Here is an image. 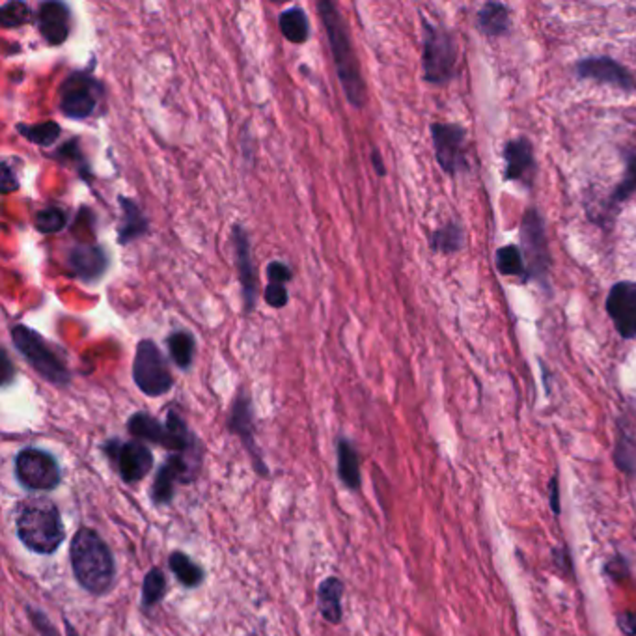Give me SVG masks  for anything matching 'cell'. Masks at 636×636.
<instances>
[{
	"mask_svg": "<svg viewBox=\"0 0 636 636\" xmlns=\"http://www.w3.org/2000/svg\"><path fill=\"white\" fill-rule=\"evenodd\" d=\"M15 478L30 491H51L58 487L62 474L56 459L39 448H25L15 457Z\"/></svg>",
	"mask_w": 636,
	"mask_h": 636,
	"instance_id": "cell-9",
	"label": "cell"
},
{
	"mask_svg": "<svg viewBox=\"0 0 636 636\" xmlns=\"http://www.w3.org/2000/svg\"><path fill=\"white\" fill-rule=\"evenodd\" d=\"M105 97V87L92 71L69 73L58 88V108L69 120H88Z\"/></svg>",
	"mask_w": 636,
	"mask_h": 636,
	"instance_id": "cell-7",
	"label": "cell"
},
{
	"mask_svg": "<svg viewBox=\"0 0 636 636\" xmlns=\"http://www.w3.org/2000/svg\"><path fill=\"white\" fill-rule=\"evenodd\" d=\"M577 75L580 78H591V81L612 85L621 90H634V81L632 75L614 58L609 56H593V58H584L577 64L575 67Z\"/></svg>",
	"mask_w": 636,
	"mask_h": 636,
	"instance_id": "cell-18",
	"label": "cell"
},
{
	"mask_svg": "<svg viewBox=\"0 0 636 636\" xmlns=\"http://www.w3.org/2000/svg\"><path fill=\"white\" fill-rule=\"evenodd\" d=\"M605 571H607V575H609L610 579H614V580H623V579H627L629 573H631L627 560L621 559V556H616V559H612L610 562H607Z\"/></svg>",
	"mask_w": 636,
	"mask_h": 636,
	"instance_id": "cell-39",
	"label": "cell"
},
{
	"mask_svg": "<svg viewBox=\"0 0 636 636\" xmlns=\"http://www.w3.org/2000/svg\"><path fill=\"white\" fill-rule=\"evenodd\" d=\"M34 224H36V230H37L39 233L53 235V233H58L60 230L66 228V224H67V213H66V210L56 208V206H51V208H46V210H39V211L36 213Z\"/></svg>",
	"mask_w": 636,
	"mask_h": 636,
	"instance_id": "cell-31",
	"label": "cell"
},
{
	"mask_svg": "<svg viewBox=\"0 0 636 636\" xmlns=\"http://www.w3.org/2000/svg\"><path fill=\"white\" fill-rule=\"evenodd\" d=\"M167 345H169V353L170 359L176 363L178 368L181 370H189L192 366L194 361V351H196V342L192 338L190 333L187 331H174L169 338H167Z\"/></svg>",
	"mask_w": 636,
	"mask_h": 636,
	"instance_id": "cell-26",
	"label": "cell"
},
{
	"mask_svg": "<svg viewBox=\"0 0 636 636\" xmlns=\"http://www.w3.org/2000/svg\"><path fill=\"white\" fill-rule=\"evenodd\" d=\"M128 429L135 439L155 443L176 454H202L194 433L176 411H169L165 424L148 413H135L128 422Z\"/></svg>",
	"mask_w": 636,
	"mask_h": 636,
	"instance_id": "cell-5",
	"label": "cell"
},
{
	"mask_svg": "<svg viewBox=\"0 0 636 636\" xmlns=\"http://www.w3.org/2000/svg\"><path fill=\"white\" fill-rule=\"evenodd\" d=\"M17 189H19L17 174L8 165V161H5L3 163V185H0V190H3V194H10V192H15Z\"/></svg>",
	"mask_w": 636,
	"mask_h": 636,
	"instance_id": "cell-40",
	"label": "cell"
},
{
	"mask_svg": "<svg viewBox=\"0 0 636 636\" xmlns=\"http://www.w3.org/2000/svg\"><path fill=\"white\" fill-rule=\"evenodd\" d=\"M463 243H465L463 230L456 222H450V224L439 228L431 235V249L435 252L456 254L457 251L463 249Z\"/></svg>",
	"mask_w": 636,
	"mask_h": 636,
	"instance_id": "cell-29",
	"label": "cell"
},
{
	"mask_svg": "<svg viewBox=\"0 0 636 636\" xmlns=\"http://www.w3.org/2000/svg\"><path fill=\"white\" fill-rule=\"evenodd\" d=\"M511 25L509 12L504 5L489 3L478 14V26L487 36H502L508 34Z\"/></svg>",
	"mask_w": 636,
	"mask_h": 636,
	"instance_id": "cell-25",
	"label": "cell"
},
{
	"mask_svg": "<svg viewBox=\"0 0 636 636\" xmlns=\"http://www.w3.org/2000/svg\"><path fill=\"white\" fill-rule=\"evenodd\" d=\"M521 241L523 256L528 263V274L541 284L547 282L549 274V249L545 237V224L541 215L536 210H528L521 222Z\"/></svg>",
	"mask_w": 636,
	"mask_h": 636,
	"instance_id": "cell-10",
	"label": "cell"
},
{
	"mask_svg": "<svg viewBox=\"0 0 636 636\" xmlns=\"http://www.w3.org/2000/svg\"><path fill=\"white\" fill-rule=\"evenodd\" d=\"M506 159V178L509 181H519L525 185L532 183L534 178V149L527 138H515L508 142L504 149Z\"/></svg>",
	"mask_w": 636,
	"mask_h": 636,
	"instance_id": "cell-19",
	"label": "cell"
},
{
	"mask_svg": "<svg viewBox=\"0 0 636 636\" xmlns=\"http://www.w3.org/2000/svg\"><path fill=\"white\" fill-rule=\"evenodd\" d=\"M37 28L42 37L51 47L64 46L71 34L73 14L66 3L51 0V3H42L37 8Z\"/></svg>",
	"mask_w": 636,
	"mask_h": 636,
	"instance_id": "cell-16",
	"label": "cell"
},
{
	"mask_svg": "<svg viewBox=\"0 0 636 636\" xmlns=\"http://www.w3.org/2000/svg\"><path fill=\"white\" fill-rule=\"evenodd\" d=\"M15 129L25 140H28L36 146H42V148L53 146L60 138V133H62L60 126L53 120L39 122V124H17Z\"/></svg>",
	"mask_w": 636,
	"mask_h": 636,
	"instance_id": "cell-28",
	"label": "cell"
},
{
	"mask_svg": "<svg viewBox=\"0 0 636 636\" xmlns=\"http://www.w3.org/2000/svg\"><path fill=\"white\" fill-rule=\"evenodd\" d=\"M14 347L23 359L32 366V370L55 386H66L71 381V372L60 353L28 325H14L10 331Z\"/></svg>",
	"mask_w": 636,
	"mask_h": 636,
	"instance_id": "cell-4",
	"label": "cell"
},
{
	"mask_svg": "<svg viewBox=\"0 0 636 636\" xmlns=\"http://www.w3.org/2000/svg\"><path fill=\"white\" fill-rule=\"evenodd\" d=\"M32 19V10L26 3H19V0H12V3L3 5L0 8V25L3 28H19Z\"/></svg>",
	"mask_w": 636,
	"mask_h": 636,
	"instance_id": "cell-33",
	"label": "cell"
},
{
	"mask_svg": "<svg viewBox=\"0 0 636 636\" xmlns=\"http://www.w3.org/2000/svg\"><path fill=\"white\" fill-rule=\"evenodd\" d=\"M3 363H5V386H8L10 381L14 379V370H12V363H10V359H8V354H6V353H5Z\"/></svg>",
	"mask_w": 636,
	"mask_h": 636,
	"instance_id": "cell-46",
	"label": "cell"
},
{
	"mask_svg": "<svg viewBox=\"0 0 636 636\" xmlns=\"http://www.w3.org/2000/svg\"><path fill=\"white\" fill-rule=\"evenodd\" d=\"M230 429L240 435L243 443L249 446V450L254 454V415H252V405H251V397L241 392L240 395L235 397V404L231 409V416H230Z\"/></svg>",
	"mask_w": 636,
	"mask_h": 636,
	"instance_id": "cell-21",
	"label": "cell"
},
{
	"mask_svg": "<svg viewBox=\"0 0 636 636\" xmlns=\"http://www.w3.org/2000/svg\"><path fill=\"white\" fill-rule=\"evenodd\" d=\"M338 474L340 480L349 487L356 489L361 486V461L354 446L347 439L338 443Z\"/></svg>",
	"mask_w": 636,
	"mask_h": 636,
	"instance_id": "cell-24",
	"label": "cell"
},
{
	"mask_svg": "<svg viewBox=\"0 0 636 636\" xmlns=\"http://www.w3.org/2000/svg\"><path fill=\"white\" fill-rule=\"evenodd\" d=\"M618 627L625 636H636V612L625 610L618 616Z\"/></svg>",
	"mask_w": 636,
	"mask_h": 636,
	"instance_id": "cell-42",
	"label": "cell"
},
{
	"mask_svg": "<svg viewBox=\"0 0 636 636\" xmlns=\"http://www.w3.org/2000/svg\"><path fill=\"white\" fill-rule=\"evenodd\" d=\"M200 454H174L159 470L153 482L151 498L157 504H169L174 497L176 482L189 484L196 478L198 468H200Z\"/></svg>",
	"mask_w": 636,
	"mask_h": 636,
	"instance_id": "cell-12",
	"label": "cell"
},
{
	"mask_svg": "<svg viewBox=\"0 0 636 636\" xmlns=\"http://www.w3.org/2000/svg\"><path fill=\"white\" fill-rule=\"evenodd\" d=\"M133 381L138 390L149 397H159L170 392L174 377L163 351L153 340H140L133 361Z\"/></svg>",
	"mask_w": 636,
	"mask_h": 636,
	"instance_id": "cell-8",
	"label": "cell"
},
{
	"mask_svg": "<svg viewBox=\"0 0 636 636\" xmlns=\"http://www.w3.org/2000/svg\"><path fill=\"white\" fill-rule=\"evenodd\" d=\"M616 465L621 472L632 474L636 470V452H634V443L627 433H621L618 436L616 445Z\"/></svg>",
	"mask_w": 636,
	"mask_h": 636,
	"instance_id": "cell-34",
	"label": "cell"
},
{
	"mask_svg": "<svg viewBox=\"0 0 636 636\" xmlns=\"http://www.w3.org/2000/svg\"><path fill=\"white\" fill-rule=\"evenodd\" d=\"M108 263V252L101 245H77L67 254V265L73 276L87 284L101 281Z\"/></svg>",
	"mask_w": 636,
	"mask_h": 636,
	"instance_id": "cell-17",
	"label": "cell"
},
{
	"mask_svg": "<svg viewBox=\"0 0 636 636\" xmlns=\"http://www.w3.org/2000/svg\"><path fill=\"white\" fill-rule=\"evenodd\" d=\"M317 12H320L322 23L327 32L329 47L334 58V67L342 90L354 108H363L366 105V85L363 78L359 56H356L353 49L347 21L333 0H320V3H317Z\"/></svg>",
	"mask_w": 636,
	"mask_h": 636,
	"instance_id": "cell-1",
	"label": "cell"
},
{
	"mask_svg": "<svg viewBox=\"0 0 636 636\" xmlns=\"http://www.w3.org/2000/svg\"><path fill=\"white\" fill-rule=\"evenodd\" d=\"M424 25V47H422V67L424 81L429 85H446L454 77L457 46L454 36L439 25L422 19Z\"/></svg>",
	"mask_w": 636,
	"mask_h": 636,
	"instance_id": "cell-6",
	"label": "cell"
},
{
	"mask_svg": "<svg viewBox=\"0 0 636 636\" xmlns=\"http://www.w3.org/2000/svg\"><path fill=\"white\" fill-rule=\"evenodd\" d=\"M372 163H374V169H375V172H377V176H385L386 174V169H385V163H383V157H381V153H379V149H372Z\"/></svg>",
	"mask_w": 636,
	"mask_h": 636,
	"instance_id": "cell-45",
	"label": "cell"
},
{
	"mask_svg": "<svg viewBox=\"0 0 636 636\" xmlns=\"http://www.w3.org/2000/svg\"><path fill=\"white\" fill-rule=\"evenodd\" d=\"M607 313L625 340H636V282H618L607 299Z\"/></svg>",
	"mask_w": 636,
	"mask_h": 636,
	"instance_id": "cell-15",
	"label": "cell"
},
{
	"mask_svg": "<svg viewBox=\"0 0 636 636\" xmlns=\"http://www.w3.org/2000/svg\"><path fill=\"white\" fill-rule=\"evenodd\" d=\"M30 616L34 618V625L42 631V636H58L56 631L51 627V623L47 621V618L44 614H39V612H30Z\"/></svg>",
	"mask_w": 636,
	"mask_h": 636,
	"instance_id": "cell-43",
	"label": "cell"
},
{
	"mask_svg": "<svg viewBox=\"0 0 636 636\" xmlns=\"http://www.w3.org/2000/svg\"><path fill=\"white\" fill-rule=\"evenodd\" d=\"M267 278H269V284H284L286 286L288 282H292L293 272H292L288 263L274 260L267 265Z\"/></svg>",
	"mask_w": 636,
	"mask_h": 636,
	"instance_id": "cell-37",
	"label": "cell"
},
{
	"mask_svg": "<svg viewBox=\"0 0 636 636\" xmlns=\"http://www.w3.org/2000/svg\"><path fill=\"white\" fill-rule=\"evenodd\" d=\"M167 591V579L161 569L153 568L142 584V605L144 607H155L159 601L165 598Z\"/></svg>",
	"mask_w": 636,
	"mask_h": 636,
	"instance_id": "cell-32",
	"label": "cell"
},
{
	"mask_svg": "<svg viewBox=\"0 0 636 636\" xmlns=\"http://www.w3.org/2000/svg\"><path fill=\"white\" fill-rule=\"evenodd\" d=\"M431 137H433L436 163L441 165V169L446 174L457 176L459 172L468 170L467 151H465L467 133L461 126H457V124H433Z\"/></svg>",
	"mask_w": 636,
	"mask_h": 636,
	"instance_id": "cell-11",
	"label": "cell"
},
{
	"mask_svg": "<svg viewBox=\"0 0 636 636\" xmlns=\"http://www.w3.org/2000/svg\"><path fill=\"white\" fill-rule=\"evenodd\" d=\"M497 267L506 276H523V278L530 276L523 251H519L515 245L502 247L497 252Z\"/></svg>",
	"mask_w": 636,
	"mask_h": 636,
	"instance_id": "cell-30",
	"label": "cell"
},
{
	"mask_svg": "<svg viewBox=\"0 0 636 636\" xmlns=\"http://www.w3.org/2000/svg\"><path fill=\"white\" fill-rule=\"evenodd\" d=\"M169 566L185 588H198L204 582V569L196 562H192L185 552H172Z\"/></svg>",
	"mask_w": 636,
	"mask_h": 636,
	"instance_id": "cell-27",
	"label": "cell"
},
{
	"mask_svg": "<svg viewBox=\"0 0 636 636\" xmlns=\"http://www.w3.org/2000/svg\"><path fill=\"white\" fill-rule=\"evenodd\" d=\"M342 595L344 584L336 577H329L320 584L317 590V601H320V610L323 618L331 623H340L342 620Z\"/></svg>",
	"mask_w": 636,
	"mask_h": 636,
	"instance_id": "cell-22",
	"label": "cell"
},
{
	"mask_svg": "<svg viewBox=\"0 0 636 636\" xmlns=\"http://www.w3.org/2000/svg\"><path fill=\"white\" fill-rule=\"evenodd\" d=\"M118 204L122 208V224L118 228V243L129 245L149 231V221L133 198L120 196Z\"/></svg>",
	"mask_w": 636,
	"mask_h": 636,
	"instance_id": "cell-20",
	"label": "cell"
},
{
	"mask_svg": "<svg viewBox=\"0 0 636 636\" xmlns=\"http://www.w3.org/2000/svg\"><path fill=\"white\" fill-rule=\"evenodd\" d=\"M549 504H550V509L556 513V515H560L562 511V506H560V484H559V476H552L550 482H549Z\"/></svg>",
	"mask_w": 636,
	"mask_h": 636,
	"instance_id": "cell-41",
	"label": "cell"
},
{
	"mask_svg": "<svg viewBox=\"0 0 636 636\" xmlns=\"http://www.w3.org/2000/svg\"><path fill=\"white\" fill-rule=\"evenodd\" d=\"M56 157H58V159H62V161H64L66 157H69V163L77 167L78 174H81V176H87V169H88V165H87V161H85V155H83L81 148H78V140H69L66 146H62V149L58 151V155H56Z\"/></svg>",
	"mask_w": 636,
	"mask_h": 636,
	"instance_id": "cell-36",
	"label": "cell"
},
{
	"mask_svg": "<svg viewBox=\"0 0 636 636\" xmlns=\"http://www.w3.org/2000/svg\"><path fill=\"white\" fill-rule=\"evenodd\" d=\"M278 28H281L282 36L293 46H303L310 39V19L299 6H293L281 14Z\"/></svg>",
	"mask_w": 636,
	"mask_h": 636,
	"instance_id": "cell-23",
	"label": "cell"
},
{
	"mask_svg": "<svg viewBox=\"0 0 636 636\" xmlns=\"http://www.w3.org/2000/svg\"><path fill=\"white\" fill-rule=\"evenodd\" d=\"M105 454L116 465L126 484H135L146 478L151 470L153 457L149 448L140 441H110L105 445Z\"/></svg>",
	"mask_w": 636,
	"mask_h": 636,
	"instance_id": "cell-13",
	"label": "cell"
},
{
	"mask_svg": "<svg viewBox=\"0 0 636 636\" xmlns=\"http://www.w3.org/2000/svg\"><path fill=\"white\" fill-rule=\"evenodd\" d=\"M231 241H233V249H235L237 276H240V284H241L243 310H245V313H251L256 308L258 276H256V265L252 260V247H251L249 233L241 224L233 226Z\"/></svg>",
	"mask_w": 636,
	"mask_h": 636,
	"instance_id": "cell-14",
	"label": "cell"
},
{
	"mask_svg": "<svg viewBox=\"0 0 636 636\" xmlns=\"http://www.w3.org/2000/svg\"><path fill=\"white\" fill-rule=\"evenodd\" d=\"M634 189H636V153H629L627 155L625 176H623L621 183L618 185V189L612 194V200H610L612 206H618L623 200H627V198L634 192Z\"/></svg>",
	"mask_w": 636,
	"mask_h": 636,
	"instance_id": "cell-35",
	"label": "cell"
},
{
	"mask_svg": "<svg viewBox=\"0 0 636 636\" xmlns=\"http://www.w3.org/2000/svg\"><path fill=\"white\" fill-rule=\"evenodd\" d=\"M77 582L94 595L107 593L116 580V564L108 545L96 530L81 528L69 549Z\"/></svg>",
	"mask_w": 636,
	"mask_h": 636,
	"instance_id": "cell-2",
	"label": "cell"
},
{
	"mask_svg": "<svg viewBox=\"0 0 636 636\" xmlns=\"http://www.w3.org/2000/svg\"><path fill=\"white\" fill-rule=\"evenodd\" d=\"M554 559L559 560V564L566 566V569L571 573L573 566H571V556H569V550H568V549H564V547H562L560 550H554Z\"/></svg>",
	"mask_w": 636,
	"mask_h": 636,
	"instance_id": "cell-44",
	"label": "cell"
},
{
	"mask_svg": "<svg viewBox=\"0 0 636 636\" xmlns=\"http://www.w3.org/2000/svg\"><path fill=\"white\" fill-rule=\"evenodd\" d=\"M263 297L271 308H284L288 304L290 295L284 284H267Z\"/></svg>",
	"mask_w": 636,
	"mask_h": 636,
	"instance_id": "cell-38",
	"label": "cell"
},
{
	"mask_svg": "<svg viewBox=\"0 0 636 636\" xmlns=\"http://www.w3.org/2000/svg\"><path fill=\"white\" fill-rule=\"evenodd\" d=\"M15 528L21 543L37 554H53L64 541L60 511L42 497L28 498L17 508Z\"/></svg>",
	"mask_w": 636,
	"mask_h": 636,
	"instance_id": "cell-3",
	"label": "cell"
}]
</instances>
